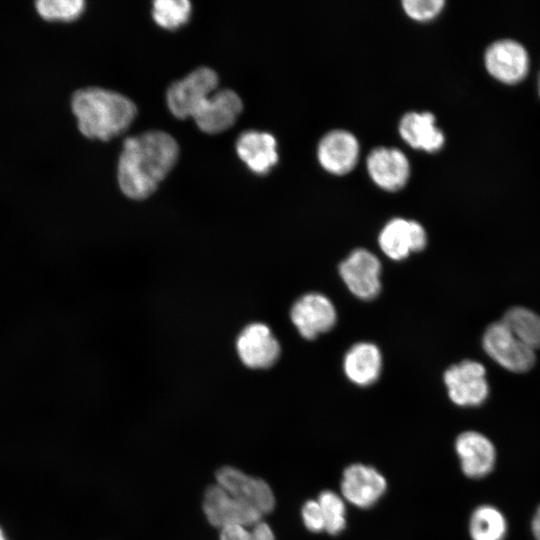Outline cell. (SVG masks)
<instances>
[{"instance_id":"5b68a950","label":"cell","mask_w":540,"mask_h":540,"mask_svg":"<svg viewBox=\"0 0 540 540\" xmlns=\"http://www.w3.org/2000/svg\"><path fill=\"white\" fill-rule=\"evenodd\" d=\"M483 348L493 360L512 372H526L535 363L534 350L514 336L501 321L486 329Z\"/></svg>"},{"instance_id":"4dcf8cb0","label":"cell","mask_w":540,"mask_h":540,"mask_svg":"<svg viewBox=\"0 0 540 540\" xmlns=\"http://www.w3.org/2000/svg\"><path fill=\"white\" fill-rule=\"evenodd\" d=\"M537 92H538V95L540 97V71H539L538 78H537Z\"/></svg>"},{"instance_id":"3957f363","label":"cell","mask_w":540,"mask_h":540,"mask_svg":"<svg viewBox=\"0 0 540 540\" xmlns=\"http://www.w3.org/2000/svg\"><path fill=\"white\" fill-rule=\"evenodd\" d=\"M217 85V73L211 68L200 67L168 88L166 93L168 108L178 119L193 117Z\"/></svg>"},{"instance_id":"f546056e","label":"cell","mask_w":540,"mask_h":540,"mask_svg":"<svg viewBox=\"0 0 540 540\" xmlns=\"http://www.w3.org/2000/svg\"><path fill=\"white\" fill-rule=\"evenodd\" d=\"M531 529L535 540H540V505L533 516Z\"/></svg>"},{"instance_id":"d6986e66","label":"cell","mask_w":540,"mask_h":540,"mask_svg":"<svg viewBox=\"0 0 540 540\" xmlns=\"http://www.w3.org/2000/svg\"><path fill=\"white\" fill-rule=\"evenodd\" d=\"M435 122L436 118L430 112L406 113L399 123L400 136L415 149L437 152L444 146L445 136Z\"/></svg>"},{"instance_id":"52a82bcc","label":"cell","mask_w":540,"mask_h":540,"mask_svg":"<svg viewBox=\"0 0 540 540\" xmlns=\"http://www.w3.org/2000/svg\"><path fill=\"white\" fill-rule=\"evenodd\" d=\"M340 489L345 501L357 508L367 509L385 494L387 481L376 468L354 463L343 471Z\"/></svg>"},{"instance_id":"8992f818","label":"cell","mask_w":540,"mask_h":540,"mask_svg":"<svg viewBox=\"0 0 540 540\" xmlns=\"http://www.w3.org/2000/svg\"><path fill=\"white\" fill-rule=\"evenodd\" d=\"M203 510L208 522L220 529L235 525L251 527L263 518L255 508L235 498L217 484L205 491Z\"/></svg>"},{"instance_id":"9c48e42d","label":"cell","mask_w":540,"mask_h":540,"mask_svg":"<svg viewBox=\"0 0 540 540\" xmlns=\"http://www.w3.org/2000/svg\"><path fill=\"white\" fill-rule=\"evenodd\" d=\"M217 485L240 501L250 505L263 516L275 506V496L263 479L250 476L243 471L224 466L216 472Z\"/></svg>"},{"instance_id":"5bb4252c","label":"cell","mask_w":540,"mask_h":540,"mask_svg":"<svg viewBox=\"0 0 540 540\" xmlns=\"http://www.w3.org/2000/svg\"><path fill=\"white\" fill-rule=\"evenodd\" d=\"M367 171L373 182L386 191H398L408 181L410 165L397 148L378 147L367 157Z\"/></svg>"},{"instance_id":"ba28073f","label":"cell","mask_w":540,"mask_h":540,"mask_svg":"<svg viewBox=\"0 0 540 540\" xmlns=\"http://www.w3.org/2000/svg\"><path fill=\"white\" fill-rule=\"evenodd\" d=\"M444 382L450 399L459 406H478L488 396L485 368L476 361L452 365L444 374Z\"/></svg>"},{"instance_id":"30bf717a","label":"cell","mask_w":540,"mask_h":540,"mask_svg":"<svg viewBox=\"0 0 540 540\" xmlns=\"http://www.w3.org/2000/svg\"><path fill=\"white\" fill-rule=\"evenodd\" d=\"M381 264L370 251L355 249L340 264L339 273L348 289L358 298L370 300L381 289Z\"/></svg>"},{"instance_id":"2e32d148","label":"cell","mask_w":540,"mask_h":540,"mask_svg":"<svg viewBox=\"0 0 540 540\" xmlns=\"http://www.w3.org/2000/svg\"><path fill=\"white\" fill-rule=\"evenodd\" d=\"M455 451L462 472L469 478L480 479L494 468L496 450L492 442L476 431H465L455 441Z\"/></svg>"},{"instance_id":"cb8c5ba5","label":"cell","mask_w":540,"mask_h":540,"mask_svg":"<svg viewBox=\"0 0 540 540\" xmlns=\"http://www.w3.org/2000/svg\"><path fill=\"white\" fill-rule=\"evenodd\" d=\"M317 501L320 504L325 531L330 535L340 534L346 527V504L344 498L331 490L322 491Z\"/></svg>"},{"instance_id":"7c38bea8","label":"cell","mask_w":540,"mask_h":540,"mask_svg":"<svg viewBox=\"0 0 540 540\" xmlns=\"http://www.w3.org/2000/svg\"><path fill=\"white\" fill-rule=\"evenodd\" d=\"M240 97L230 89L211 94L193 115L195 123L205 133L216 134L229 129L242 111Z\"/></svg>"},{"instance_id":"e0dca14e","label":"cell","mask_w":540,"mask_h":540,"mask_svg":"<svg viewBox=\"0 0 540 540\" xmlns=\"http://www.w3.org/2000/svg\"><path fill=\"white\" fill-rule=\"evenodd\" d=\"M426 243L427 236L422 225L403 218L390 220L379 235L380 248L393 260H402L410 252L424 249Z\"/></svg>"},{"instance_id":"8fae6325","label":"cell","mask_w":540,"mask_h":540,"mask_svg":"<svg viewBox=\"0 0 540 540\" xmlns=\"http://www.w3.org/2000/svg\"><path fill=\"white\" fill-rule=\"evenodd\" d=\"M291 320L299 333L306 339H314L330 330L336 322V310L323 294L308 293L292 306Z\"/></svg>"},{"instance_id":"ffe728a7","label":"cell","mask_w":540,"mask_h":540,"mask_svg":"<svg viewBox=\"0 0 540 540\" xmlns=\"http://www.w3.org/2000/svg\"><path fill=\"white\" fill-rule=\"evenodd\" d=\"M381 353L372 343L361 342L353 345L346 353L343 362L347 378L356 385L373 384L380 375Z\"/></svg>"},{"instance_id":"83f0119b","label":"cell","mask_w":540,"mask_h":540,"mask_svg":"<svg viewBox=\"0 0 540 540\" xmlns=\"http://www.w3.org/2000/svg\"><path fill=\"white\" fill-rule=\"evenodd\" d=\"M219 540H255L250 528L245 526H228L220 531Z\"/></svg>"},{"instance_id":"44dd1931","label":"cell","mask_w":540,"mask_h":540,"mask_svg":"<svg viewBox=\"0 0 540 540\" xmlns=\"http://www.w3.org/2000/svg\"><path fill=\"white\" fill-rule=\"evenodd\" d=\"M469 533L472 540H504L507 521L496 507L481 505L471 514Z\"/></svg>"},{"instance_id":"4316f807","label":"cell","mask_w":540,"mask_h":540,"mask_svg":"<svg viewBox=\"0 0 540 540\" xmlns=\"http://www.w3.org/2000/svg\"><path fill=\"white\" fill-rule=\"evenodd\" d=\"M301 518L305 528L310 532L325 531L324 517L317 499H310L303 504Z\"/></svg>"},{"instance_id":"7a4b0ae2","label":"cell","mask_w":540,"mask_h":540,"mask_svg":"<svg viewBox=\"0 0 540 540\" xmlns=\"http://www.w3.org/2000/svg\"><path fill=\"white\" fill-rule=\"evenodd\" d=\"M71 107L80 132L90 139L102 141L126 131L137 114V108L129 98L98 87L76 91Z\"/></svg>"},{"instance_id":"484cf974","label":"cell","mask_w":540,"mask_h":540,"mask_svg":"<svg viewBox=\"0 0 540 540\" xmlns=\"http://www.w3.org/2000/svg\"><path fill=\"white\" fill-rule=\"evenodd\" d=\"M406 14L417 21H428L437 17L443 7V0H405L402 2Z\"/></svg>"},{"instance_id":"603a6c76","label":"cell","mask_w":540,"mask_h":540,"mask_svg":"<svg viewBox=\"0 0 540 540\" xmlns=\"http://www.w3.org/2000/svg\"><path fill=\"white\" fill-rule=\"evenodd\" d=\"M191 4L187 0H156L153 2L152 16L155 22L168 30L179 28L188 22Z\"/></svg>"},{"instance_id":"f1b7e54d","label":"cell","mask_w":540,"mask_h":540,"mask_svg":"<svg viewBox=\"0 0 540 540\" xmlns=\"http://www.w3.org/2000/svg\"><path fill=\"white\" fill-rule=\"evenodd\" d=\"M249 528L255 540H275L272 528L263 520H259Z\"/></svg>"},{"instance_id":"6da1fadb","label":"cell","mask_w":540,"mask_h":540,"mask_svg":"<svg viewBox=\"0 0 540 540\" xmlns=\"http://www.w3.org/2000/svg\"><path fill=\"white\" fill-rule=\"evenodd\" d=\"M176 140L163 131H149L124 141L118 161V183L129 198L149 197L175 165Z\"/></svg>"},{"instance_id":"4fadbf2b","label":"cell","mask_w":540,"mask_h":540,"mask_svg":"<svg viewBox=\"0 0 540 540\" xmlns=\"http://www.w3.org/2000/svg\"><path fill=\"white\" fill-rule=\"evenodd\" d=\"M237 351L246 366L263 369L271 367L277 361L280 345L267 325L253 323L240 333Z\"/></svg>"},{"instance_id":"1f68e13d","label":"cell","mask_w":540,"mask_h":540,"mask_svg":"<svg viewBox=\"0 0 540 540\" xmlns=\"http://www.w3.org/2000/svg\"><path fill=\"white\" fill-rule=\"evenodd\" d=\"M0 540H7L3 530L0 527Z\"/></svg>"},{"instance_id":"ac0fdd59","label":"cell","mask_w":540,"mask_h":540,"mask_svg":"<svg viewBox=\"0 0 540 540\" xmlns=\"http://www.w3.org/2000/svg\"><path fill=\"white\" fill-rule=\"evenodd\" d=\"M239 158L254 173H268L278 161L277 142L273 135L267 132L246 131L236 142Z\"/></svg>"},{"instance_id":"277c9868","label":"cell","mask_w":540,"mask_h":540,"mask_svg":"<svg viewBox=\"0 0 540 540\" xmlns=\"http://www.w3.org/2000/svg\"><path fill=\"white\" fill-rule=\"evenodd\" d=\"M484 65L488 74L506 85L523 81L530 66L526 48L513 39L492 42L484 52Z\"/></svg>"},{"instance_id":"d4e9b609","label":"cell","mask_w":540,"mask_h":540,"mask_svg":"<svg viewBox=\"0 0 540 540\" xmlns=\"http://www.w3.org/2000/svg\"><path fill=\"white\" fill-rule=\"evenodd\" d=\"M38 14L49 21H72L84 11L82 0H39L35 3Z\"/></svg>"},{"instance_id":"7402d4cb","label":"cell","mask_w":540,"mask_h":540,"mask_svg":"<svg viewBox=\"0 0 540 540\" xmlns=\"http://www.w3.org/2000/svg\"><path fill=\"white\" fill-rule=\"evenodd\" d=\"M501 322L522 343L532 350L540 348V317L524 307H513L503 316Z\"/></svg>"},{"instance_id":"9a60e30c","label":"cell","mask_w":540,"mask_h":540,"mask_svg":"<svg viewBox=\"0 0 540 540\" xmlns=\"http://www.w3.org/2000/svg\"><path fill=\"white\" fill-rule=\"evenodd\" d=\"M317 157L326 171L344 175L349 173L358 161L359 143L352 133L336 129L322 137L317 147Z\"/></svg>"}]
</instances>
